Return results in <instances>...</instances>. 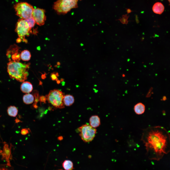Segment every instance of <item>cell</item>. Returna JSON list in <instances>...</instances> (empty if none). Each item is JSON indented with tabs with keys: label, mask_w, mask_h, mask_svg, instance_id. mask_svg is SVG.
I'll list each match as a JSON object with an SVG mask.
<instances>
[{
	"label": "cell",
	"mask_w": 170,
	"mask_h": 170,
	"mask_svg": "<svg viewBox=\"0 0 170 170\" xmlns=\"http://www.w3.org/2000/svg\"><path fill=\"white\" fill-rule=\"evenodd\" d=\"M169 133L160 126L149 127L143 130L141 140L151 159L158 160L170 151Z\"/></svg>",
	"instance_id": "cell-1"
},
{
	"label": "cell",
	"mask_w": 170,
	"mask_h": 170,
	"mask_svg": "<svg viewBox=\"0 0 170 170\" xmlns=\"http://www.w3.org/2000/svg\"><path fill=\"white\" fill-rule=\"evenodd\" d=\"M30 64H23L19 61H10L7 64V71L10 77L20 82H23L28 75Z\"/></svg>",
	"instance_id": "cell-2"
},
{
	"label": "cell",
	"mask_w": 170,
	"mask_h": 170,
	"mask_svg": "<svg viewBox=\"0 0 170 170\" xmlns=\"http://www.w3.org/2000/svg\"><path fill=\"white\" fill-rule=\"evenodd\" d=\"M77 7V0H57L54 2L53 8L58 14H63Z\"/></svg>",
	"instance_id": "cell-3"
},
{
	"label": "cell",
	"mask_w": 170,
	"mask_h": 170,
	"mask_svg": "<svg viewBox=\"0 0 170 170\" xmlns=\"http://www.w3.org/2000/svg\"><path fill=\"white\" fill-rule=\"evenodd\" d=\"M64 96L61 91L55 89L51 90L46 97L49 103L55 107L61 109L64 107L63 102Z\"/></svg>",
	"instance_id": "cell-4"
},
{
	"label": "cell",
	"mask_w": 170,
	"mask_h": 170,
	"mask_svg": "<svg viewBox=\"0 0 170 170\" xmlns=\"http://www.w3.org/2000/svg\"><path fill=\"white\" fill-rule=\"evenodd\" d=\"M16 15L21 19H25L32 17L34 9L31 5L27 2L18 3L14 6Z\"/></svg>",
	"instance_id": "cell-5"
},
{
	"label": "cell",
	"mask_w": 170,
	"mask_h": 170,
	"mask_svg": "<svg viewBox=\"0 0 170 170\" xmlns=\"http://www.w3.org/2000/svg\"><path fill=\"white\" fill-rule=\"evenodd\" d=\"M79 135L82 140L85 142L91 141L95 137L97 129L90 125L86 124L83 125L77 129Z\"/></svg>",
	"instance_id": "cell-6"
},
{
	"label": "cell",
	"mask_w": 170,
	"mask_h": 170,
	"mask_svg": "<svg viewBox=\"0 0 170 170\" xmlns=\"http://www.w3.org/2000/svg\"><path fill=\"white\" fill-rule=\"evenodd\" d=\"M15 31L19 38L26 43L27 41L25 38V37L29 36L32 33L31 29L29 27L24 19L21 18L18 20L17 23Z\"/></svg>",
	"instance_id": "cell-7"
},
{
	"label": "cell",
	"mask_w": 170,
	"mask_h": 170,
	"mask_svg": "<svg viewBox=\"0 0 170 170\" xmlns=\"http://www.w3.org/2000/svg\"><path fill=\"white\" fill-rule=\"evenodd\" d=\"M45 11L44 9L39 8L34 9L32 14L35 22L37 24L42 26L44 25L46 19L45 14Z\"/></svg>",
	"instance_id": "cell-8"
},
{
	"label": "cell",
	"mask_w": 170,
	"mask_h": 170,
	"mask_svg": "<svg viewBox=\"0 0 170 170\" xmlns=\"http://www.w3.org/2000/svg\"><path fill=\"white\" fill-rule=\"evenodd\" d=\"M3 144L4 146L3 150H0V155H2V159L5 161L7 162L6 165L11 166L10 161L12 157L11 149L12 145V144H10L9 147L8 144L6 142H4Z\"/></svg>",
	"instance_id": "cell-9"
},
{
	"label": "cell",
	"mask_w": 170,
	"mask_h": 170,
	"mask_svg": "<svg viewBox=\"0 0 170 170\" xmlns=\"http://www.w3.org/2000/svg\"><path fill=\"white\" fill-rule=\"evenodd\" d=\"M33 89L31 84L28 81L23 82L21 86V89L23 93L28 94L31 92Z\"/></svg>",
	"instance_id": "cell-10"
},
{
	"label": "cell",
	"mask_w": 170,
	"mask_h": 170,
	"mask_svg": "<svg viewBox=\"0 0 170 170\" xmlns=\"http://www.w3.org/2000/svg\"><path fill=\"white\" fill-rule=\"evenodd\" d=\"M90 125L92 127L95 128L99 127L100 124V120L97 115L91 116L89 119Z\"/></svg>",
	"instance_id": "cell-11"
},
{
	"label": "cell",
	"mask_w": 170,
	"mask_h": 170,
	"mask_svg": "<svg viewBox=\"0 0 170 170\" xmlns=\"http://www.w3.org/2000/svg\"><path fill=\"white\" fill-rule=\"evenodd\" d=\"M145 107L144 104L141 102L136 104L134 107V110L136 113L137 115H141L143 113L145 110Z\"/></svg>",
	"instance_id": "cell-12"
},
{
	"label": "cell",
	"mask_w": 170,
	"mask_h": 170,
	"mask_svg": "<svg viewBox=\"0 0 170 170\" xmlns=\"http://www.w3.org/2000/svg\"><path fill=\"white\" fill-rule=\"evenodd\" d=\"M74 100L73 96L70 94L64 95L63 98L64 103L67 106H70L72 105L74 103Z\"/></svg>",
	"instance_id": "cell-13"
},
{
	"label": "cell",
	"mask_w": 170,
	"mask_h": 170,
	"mask_svg": "<svg viewBox=\"0 0 170 170\" xmlns=\"http://www.w3.org/2000/svg\"><path fill=\"white\" fill-rule=\"evenodd\" d=\"M164 8V7L162 3L160 2H157L153 5V10L155 13L161 14L163 12Z\"/></svg>",
	"instance_id": "cell-14"
},
{
	"label": "cell",
	"mask_w": 170,
	"mask_h": 170,
	"mask_svg": "<svg viewBox=\"0 0 170 170\" xmlns=\"http://www.w3.org/2000/svg\"><path fill=\"white\" fill-rule=\"evenodd\" d=\"M19 47L16 45H12L8 50L6 55L9 60L11 56L18 52Z\"/></svg>",
	"instance_id": "cell-15"
},
{
	"label": "cell",
	"mask_w": 170,
	"mask_h": 170,
	"mask_svg": "<svg viewBox=\"0 0 170 170\" xmlns=\"http://www.w3.org/2000/svg\"><path fill=\"white\" fill-rule=\"evenodd\" d=\"M20 58L24 61H28L30 59L31 54L30 52L27 50L22 51L20 54Z\"/></svg>",
	"instance_id": "cell-16"
},
{
	"label": "cell",
	"mask_w": 170,
	"mask_h": 170,
	"mask_svg": "<svg viewBox=\"0 0 170 170\" xmlns=\"http://www.w3.org/2000/svg\"><path fill=\"white\" fill-rule=\"evenodd\" d=\"M23 101L25 104H31L33 102L34 98L32 95L27 94L23 96Z\"/></svg>",
	"instance_id": "cell-17"
},
{
	"label": "cell",
	"mask_w": 170,
	"mask_h": 170,
	"mask_svg": "<svg viewBox=\"0 0 170 170\" xmlns=\"http://www.w3.org/2000/svg\"><path fill=\"white\" fill-rule=\"evenodd\" d=\"M7 112L8 115L11 116L15 117L17 114L18 110L14 106H10L8 107Z\"/></svg>",
	"instance_id": "cell-18"
},
{
	"label": "cell",
	"mask_w": 170,
	"mask_h": 170,
	"mask_svg": "<svg viewBox=\"0 0 170 170\" xmlns=\"http://www.w3.org/2000/svg\"><path fill=\"white\" fill-rule=\"evenodd\" d=\"M65 170H72L73 169V164L71 161L66 160L62 164Z\"/></svg>",
	"instance_id": "cell-19"
},
{
	"label": "cell",
	"mask_w": 170,
	"mask_h": 170,
	"mask_svg": "<svg viewBox=\"0 0 170 170\" xmlns=\"http://www.w3.org/2000/svg\"><path fill=\"white\" fill-rule=\"evenodd\" d=\"M24 20L30 29H31L32 28L34 27L35 25V22L32 17L24 19Z\"/></svg>",
	"instance_id": "cell-20"
},
{
	"label": "cell",
	"mask_w": 170,
	"mask_h": 170,
	"mask_svg": "<svg viewBox=\"0 0 170 170\" xmlns=\"http://www.w3.org/2000/svg\"><path fill=\"white\" fill-rule=\"evenodd\" d=\"M30 130L29 128H23L21 131V134L23 135H26L29 133Z\"/></svg>",
	"instance_id": "cell-21"
},
{
	"label": "cell",
	"mask_w": 170,
	"mask_h": 170,
	"mask_svg": "<svg viewBox=\"0 0 170 170\" xmlns=\"http://www.w3.org/2000/svg\"><path fill=\"white\" fill-rule=\"evenodd\" d=\"M9 166L7 165L6 166L4 165H0V170H11L8 168Z\"/></svg>",
	"instance_id": "cell-22"
},
{
	"label": "cell",
	"mask_w": 170,
	"mask_h": 170,
	"mask_svg": "<svg viewBox=\"0 0 170 170\" xmlns=\"http://www.w3.org/2000/svg\"><path fill=\"white\" fill-rule=\"evenodd\" d=\"M128 17V16H127V15H124V17H123V18L122 19L121 22H122L123 24H127L128 22L127 19Z\"/></svg>",
	"instance_id": "cell-23"
},
{
	"label": "cell",
	"mask_w": 170,
	"mask_h": 170,
	"mask_svg": "<svg viewBox=\"0 0 170 170\" xmlns=\"http://www.w3.org/2000/svg\"><path fill=\"white\" fill-rule=\"evenodd\" d=\"M46 97L41 96L39 98L41 102H46Z\"/></svg>",
	"instance_id": "cell-24"
},
{
	"label": "cell",
	"mask_w": 170,
	"mask_h": 170,
	"mask_svg": "<svg viewBox=\"0 0 170 170\" xmlns=\"http://www.w3.org/2000/svg\"><path fill=\"white\" fill-rule=\"evenodd\" d=\"M57 75L54 73H52L51 74V77L52 80H55L57 79Z\"/></svg>",
	"instance_id": "cell-25"
},
{
	"label": "cell",
	"mask_w": 170,
	"mask_h": 170,
	"mask_svg": "<svg viewBox=\"0 0 170 170\" xmlns=\"http://www.w3.org/2000/svg\"><path fill=\"white\" fill-rule=\"evenodd\" d=\"M15 122L16 123H17L18 122H21V121L19 119H16L15 120Z\"/></svg>",
	"instance_id": "cell-26"
},
{
	"label": "cell",
	"mask_w": 170,
	"mask_h": 170,
	"mask_svg": "<svg viewBox=\"0 0 170 170\" xmlns=\"http://www.w3.org/2000/svg\"><path fill=\"white\" fill-rule=\"evenodd\" d=\"M58 138L59 140H61L62 139L63 137H62V136H60Z\"/></svg>",
	"instance_id": "cell-27"
},
{
	"label": "cell",
	"mask_w": 170,
	"mask_h": 170,
	"mask_svg": "<svg viewBox=\"0 0 170 170\" xmlns=\"http://www.w3.org/2000/svg\"><path fill=\"white\" fill-rule=\"evenodd\" d=\"M166 99V96H164L163 98V100L165 101Z\"/></svg>",
	"instance_id": "cell-28"
},
{
	"label": "cell",
	"mask_w": 170,
	"mask_h": 170,
	"mask_svg": "<svg viewBox=\"0 0 170 170\" xmlns=\"http://www.w3.org/2000/svg\"></svg>",
	"instance_id": "cell-29"
},
{
	"label": "cell",
	"mask_w": 170,
	"mask_h": 170,
	"mask_svg": "<svg viewBox=\"0 0 170 170\" xmlns=\"http://www.w3.org/2000/svg\"><path fill=\"white\" fill-rule=\"evenodd\" d=\"M168 0L169 1H170V0Z\"/></svg>",
	"instance_id": "cell-30"
},
{
	"label": "cell",
	"mask_w": 170,
	"mask_h": 170,
	"mask_svg": "<svg viewBox=\"0 0 170 170\" xmlns=\"http://www.w3.org/2000/svg\"></svg>",
	"instance_id": "cell-31"
},
{
	"label": "cell",
	"mask_w": 170,
	"mask_h": 170,
	"mask_svg": "<svg viewBox=\"0 0 170 170\" xmlns=\"http://www.w3.org/2000/svg\"></svg>",
	"instance_id": "cell-32"
}]
</instances>
